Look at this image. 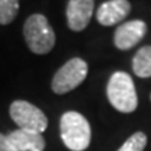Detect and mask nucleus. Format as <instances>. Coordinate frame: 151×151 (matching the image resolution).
<instances>
[{"instance_id":"9b49d317","label":"nucleus","mask_w":151,"mask_h":151,"mask_svg":"<svg viewBox=\"0 0 151 151\" xmlns=\"http://www.w3.org/2000/svg\"><path fill=\"white\" fill-rule=\"evenodd\" d=\"M18 0H0V25H9L18 14Z\"/></svg>"},{"instance_id":"39448f33","label":"nucleus","mask_w":151,"mask_h":151,"mask_svg":"<svg viewBox=\"0 0 151 151\" xmlns=\"http://www.w3.org/2000/svg\"><path fill=\"white\" fill-rule=\"evenodd\" d=\"M9 113H10L11 120L18 126V129L31 130V132H37L42 134L48 127L46 115L38 106L28 101H24V99L13 101Z\"/></svg>"},{"instance_id":"7ed1b4c3","label":"nucleus","mask_w":151,"mask_h":151,"mask_svg":"<svg viewBox=\"0 0 151 151\" xmlns=\"http://www.w3.org/2000/svg\"><path fill=\"white\" fill-rule=\"evenodd\" d=\"M22 34L29 50L37 55L49 53L56 42L53 28L43 14H32L28 17L24 22Z\"/></svg>"},{"instance_id":"1a4fd4ad","label":"nucleus","mask_w":151,"mask_h":151,"mask_svg":"<svg viewBox=\"0 0 151 151\" xmlns=\"http://www.w3.org/2000/svg\"><path fill=\"white\" fill-rule=\"evenodd\" d=\"M7 136L17 151H43L46 147L43 136L37 132L16 129Z\"/></svg>"},{"instance_id":"423d86ee","label":"nucleus","mask_w":151,"mask_h":151,"mask_svg":"<svg viewBox=\"0 0 151 151\" xmlns=\"http://www.w3.org/2000/svg\"><path fill=\"white\" fill-rule=\"evenodd\" d=\"M146 32L147 24L141 20H132L129 22H123L115 31V37H113L115 46L120 50H129L140 42Z\"/></svg>"},{"instance_id":"9d476101","label":"nucleus","mask_w":151,"mask_h":151,"mask_svg":"<svg viewBox=\"0 0 151 151\" xmlns=\"http://www.w3.org/2000/svg\"><path fill=\"white\" fill-rule=\"evenodd\" d=\"M133 71L140 78L151 77V46H143L133 58Z\"/></svg>"},{"instance_id":"f8f14e48","label":"nucleus","mask_w":151,"mask_h":151,"mask_svg":"<svg viewBox=\"0 0 151 151\" xmlns=\"http://www.w3.org/2000/svg\"><path fill=\"white\" fill-rule=\"evenodd\" d=\"M147 146V134L144 132H136L124 141L118 151H144Z\"/></svg>"},{"instance_id":"ddd939ff","label":"nucleus","mask_w":151,"mask_h":151,"mask_svg":"<svg viewBox=\"0 0 151 151\" xmlns=\"http://www.w3.org/2000/svg\"><path fill=\"white\" fill-rule=\"evenodd\" d=\"M0 151H17L9 140V136L0 133Z\"/></svg>"},{"instance_id":"20e7f679","label":"nucleus","mask_w":151,"mask_h":151,"mask_svg":"<svg viewBox=\"0 0 151 151\" xmlns=\"http://www.w3.org/2000/svg\"><path fill=\"white\" fill-rule=\"evenodd\" d=\"M88 65L80 58H73L55 73L52 78V91L58 95H63L73 91L86 80Z\"/></svg>"},{"instance_id":"4468645a","label":"nucleus","mask_w":151,"mask_h":151,"mask_svg":"<svg viewBox=\"0 0 151 151\" xmlns=\"http://www.w3.org/2000/svg\"><path fill=\"white\" fill-rule=\"evenodd\" d=\"M150 101H151V94H150Z\"/></svg>"},{"instance_id":"0eeeda50","label":"nucleus","mask_w":151,"mask_h":151,"mask_svg":"<svg viewBox=\"0 0 151 151\" xmlns=\"http://www.w3.org/2000/svg\"><path fill=\"white\" fill-rule=\"evenodd\" d=\"M94 13V0H69L66 9L67 25L71 31H83L88 27Z\"/></svg>"},{"instance_id":"f257e3e1","label":"nucleus","mask_w":151,"mask_h":151,"mask_svg":"<svg viewBox=\"0 0 151 151\" xmlns=\"http://www.w3.org/2000/svg\"><path fill=\"white\" fill-rule=\"evenodd\" d=\"M60 139L67 150L86 151L91 144V126L84 115L77 111H67L60 116Z\"/></svg>"},{"instance_id":"f03ea898","label":"nucleus","mask_w":151,"mask_h":151,"mask_svg":"<svg viewBox=\"0 0 151 151\" xmlns=\"http://www.w3.org/2000/svg\"><path fill=\"white\" fill-rule=\"evenodd\" d=\"M109 104L120 113H132L137 109L139 99L133 78L124 71H116L111 76L106 86Z\"/></svg>"},{"instance_id":"6e6552de","label":"nucleus","mask_w":151,"mask_h":151,"mask_svg":"<svg viewBox=\"0 0 151 151\" xmlns=\"http://www.w3.org/2000/svg\"><path fill=\"white\" fill-rule=\"evenodd\" d=\"M132 4L129 0H108L98 7L97 20L101 25L111 27L123 21L130 14Z\"/></svg>"}]
</instances>
